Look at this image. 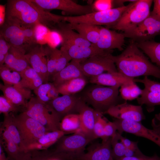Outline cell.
I'll return each mask as SVG.
<instances>
[{
    "mask_svg": "<svg viewBox=\"0 0 160 160\" xmlns=\"http://www.w3.org/2000/svg\"><path fill=\"white\" fill-rule=\"evenodd\" d=\"M65 135V133L60 130L48 132L29 146L27 151L47 150L49 147L55 144Z\"/></svg>",
    "mask_w": 160,
    "mask_h": 160,
    "instance_id": "4316f807",
    "label": "cell"
},
{
    "mask_svg": "<svg viewBox=\"0 0 160 160\" xmlns=\"http://www.w3.org/2000/svg\"><path fill=\"white\" fill-rule=\"evenodd\" d=\"M119 133L111 137V145L113 160H118L125 156L126 148L119 140Z\"/></svg>",
    "mask_w": 160,
    "mask_h": 160,
    "instance_id": "f35d334b",
    "label": "cell"
},
{
    "mask_svg": "<svg viewBox=\"0 0 160 160\" xmlns=\"http://www.w3.org/2000/svg\"><path fill=\"white\" fill-rule=\"evenodd\" d=\"M0 89L3 95L15 105L24 108L32 97L31 90L21 86L20 83L15 86L6 85L0 83Z\"/></svg>",
    "mask_w": 160,
    "mask_h": 160,
    "instance_id": "44dd1931",
    "label": "cell"
},
{
    "mask_svg": "<svg viewBox=\"0 0 160 160\" xmlns=\"http://www.w3.org/2000/svg\"><path fill=\"white\" fill-rule=\"evenodd\" d=\"M83 100L74 95H63L50 100L48 104L58 114L61 121L65 116L78 114Z\"/></svg>",
    "mask_w": 160,
    "mask_h": 160,
    "instance_id": "9a60e30c",
    "label": "cell"
},
{
    "mask_svg": "<svg viewBox=\"0 0 160 160\" xmlns=\"http://www.w3.org/2000/svg\"><path fill=\"white\" fill-rule=\"evenodd\" d=\"M134 78L126 76L118 72L103 73L90 78L91 83L109 87L119 86L124 85L132 84L135 82Z\"/></svg>",
    "mask_w": 160,
    "mask_h": 160,
    "instance_id": "7402d4cb",
    "label": "cell"
},
{
    "mask_svg": "<svg viewBox=\"0 0 160 160\" xmlns=\"http://www.w3.org/2000/svg\"><path fill=\"white\" fill-rule=\"evenodd\" d=\"M153 0H136L130 3L118 22L108 28L124 31L139 24L148 17Z\"/></svg>",
    "mask_w": 160,
    "mask_h": 160,
    "instance_id": "8992f818",
    "label": "cell"
},
{
    "mask_svg": "<svg viewBox=\"0 0 160 160\" xmlns=\"http://www.w3.org/2000/svg\"><path fill=\"white\" fill-rule=\"evenodd\" d=\"M70 24L71 28L83 38L92 44L97 43L99 37L100 26L85 23Z\"/></svg>",
    "mask_w": 160,
    "mask_h": 160,
    "instance_id": "83f0119b",
    "label": "cell"
},
{
    "mask_svg": "<svg viewBox=\"0 0 160 160\" xmlns=\"http://www.w3.org/2000/svg\"><path fill=\"white\" fill-rule=\"evenodd\" d=\"M118 132L121 134L123 132L134 134L147 139L154 143L160 147V125L155 116L152 121V129L144 126L141 122L114 119Z\"/></svg>",
    "mask_w": 160,
    "mask_h": 160,
    "instance_id": "ba28073f",
    "label": "cell"
},
{
    "mask_svg": "<svg viewBox=\"0 0 160 160\" xmlns=\"http://www.w3.org/2000/svg\"><path fill=\"white\" fill-rule=\"evenodd\" d=\"M154 5L150 13L160 20V0H153Z\"/></svg>",
    "mask_w": 160,
    "mask_h": 160,
    "instance_id": "f907efd6",
    "label": "cell"
},
{
    "mask_svg": "<svg viewBox=\"0 0 160 160\" xmlns=\"http://www.w3.org/2000/svg\"><path fill=\"white\" fill-rule=\"evenodd\" d=\"M25 56L30 65L39 74L44 83L49 80L44 47L38 44L30 45L26 50Z\"/></svg>",
    "mask_w": 160,
    "mask_h": 160,
    "instance_id": "5bb4252c",
    "label": "cell"
},
{
    "mask_svg": "<svg viewBox=\"0 0 160 160\" xmlns=\"http://www.w3.org/2000/svg\"><path fill=\"white\" fill-rule=\"evenodd\" d=\"M31 151V156L29 160H68L71 158L66 153H57L48 149Z\"/></svg>",
    "mask_w": 160,
    "mask_h": 160,
    "instance_id": "836d02e7",
    "label": "cell"
},
{
    "mask_svg": "<svg viewBox=\"0 0 160 160\" xmlns=\"http://www.w3.org/2000/svg\"><path fill=\"white\" fill-rule=\"evenodd\" d=\"M81 120L79 114H72L64 117L60 124V130L65 134L81 131Z\"/></svg>",
    "mask_w": 160,
    "mask_h": 160,
    "instance_id": "d6a6232c",
    "label": "cell"
},
{
    "mask_svg": "<svg viewBox=\"0 0 160 160\" xmlns=\"http://www.w3.org/2000/svg\"><path fill=\"white\" fill-rule=\"evenodd\" d=\"M99 113L83 100L78 113L81 120V131L93 140L95 139L94 127Z\"/></svg>",
    "mask_w": 160,
    "mask_h": 160,
    "instance_id": "603a6c76",
    "label": "cell"
},
{
    "mask_svg": "<svg viewBox=\"0 0 160 160\" xmlns=\"http://www.w3.org/2000/svg\"><path fill=\"white\" fill-rule=\"evenodd\" d=\"M42 125L49 132L60 130L61 120L48 104L32 97L23 111Z\"/></svg>",
    "mask_w": 160,
    "mask_h": 160,
    "instance_id": "277c9868",
    "label": "cell"
},
{
    "mask_svg": "<svg viewBox=\"0 0 160 160\" xmlns=\"http://www.w3.org/2000/svg\"><path fill=\"white\" fill-rule=\"evenodd\" d=\"M11 46L3 36L0 35V54L7 55Z\"/></svg>",
    "mask_w": 160,
    "mask_h": 160,
    "instance_id": "681fc988",
    "label": "cell"
},
{
    "mask_svg": "<svg viewBox=\"0 0 160 160\" xmlns=\"http://www.w3.org/2000/svg\"><path fill=\"white\" fill-rule=\"evenodd\" d=\"M123 33L125 38H129L136 43L152 40L160 35V20L150 13L143 22Z\"/></svg>",
    "mask_w": 160,
    "mask_h": 160,
    "instance_id": "8fae6325",
    "label": "cell"
},
{
    "mask_svg": "<svg viewBox=\"0 0 160 160\" xmlns=\"http://www.w3.org/2000/svg\"><path fill=\"white\" fill-rule=\"evenodd\" d=\"M93 140L81 132L61 137L56 142L54 151L66 153L76 158L84 152L86 146Z\"/></svg>",
    "mask_w": 160,
    "mask_h": 160,
    "instance_id": "30bf717a",
    "label": "cell"
},
{
    "mask_svg": "<svg viewBox=\"0 0 160 160\" xmlns=\"http://www.w3.org/2000/svg\"><path fill=\"white\" fill-rule=\"evenodd\" d=\"M105 113L115 119L138 122L145 119L141 105H134L125 102L112 107Z\"/></svg>",
    "mask_w": 160,
    "mask_h": 160,
    "instance_id": "e0dca14e",
    "label": "cell"
},
{
    "mask_svg": "<svg viewBox=\"0 0 160 160\" xmlns=\"http://www.w3.org/2000/svg\"><path fill=\"white\" fill-rule=\"evenodd\" d=\"M52 30L60 36L61 45L74 44L78 46L89 47L91 43L83 38L78 33L75 32L71 28L69 23L64 21L57 23Z\"/></svg>",
    "mask_w": 160,
    "mask_h": 160,
    "instance_id": "ffe728a7",
    "label": "cell"
},
{
    "mask_svg": "<svg viewBox=\"0 0 160 160\" xmlns=\"http://www.w3.org/2000/svg\"><path fill=\"white\" fill-rule=\"evenodd\" d=\"M119 89L121 96L123 100H131L137 99L141 95L142 89L137 85L135 83L132 84L121 86Z\"/></svg>",
    "mask_w": 160,
    "mask_h": 160,
    "instance_id": "74e56055",
    "label": "cell"
},
{
    "mask_svg": "<svg viewBox=\"0 0 160 160\" xmlns=\"http://www.w3.org/2000/svg\"><path fill=\"white\" fill-rule=\"evenodd\" d=\"M100 35L96 44L91 45L100 50L107 51H113L117 49L123 50V46L125 42V38L123 33H119L108 28L100 26Z\"/></svg>",
    "mask_w": 160,
    "mask_h": 160,
    "instance_id": "2e32d148",
    "label": "cell"
},
{
    "mask_svg": "<svg viewBox=\"0 0 160 160\" xmlns=\"http://www.w3.org/2000/svg\"><path fill=\"white\" fill-rule=\"evenodd\" d=\"M85 76L81 70L80 63L71 60L63 69L54 74L52 77L55 87L71 79Z\"/></svg>",
    "mask_w": 160,
    "mask_h": 160,
    "instance_id": "484cf974",
    "label": "cell"
},
{
    "mask_svg": "<svg viewBox=\"0 0 160 160\" xmlns=\"http://www.w3.org/2000/svg\"><path fill=\"white\" fill-rule=\"evenodd\" d=\"M0 160H8L4 151V149L0 144Z\"/></svg>",
    "mask_w": 160,
    "mask_h": 160,
    "instance_id": "f5cc1de1",
    "label": "cell"
},
{
    "mask_svg": "<svg viewBox=\"0 0 160 160\" xmlns=\"http://www.w3.org/2000/svg\"><path fill=\"white\" fill-rule=\"evenodd\" d=\"M59 94L56 88L54 86L49 90L48 96L51 100L58 97Z\"/></svg>",
    "mask_w": 160,
    "mask_h": 160,
    "instance_id": "816d5d0a",
    "label": "cell"
},
{
    "mask_svg": "<svg viewBox=\"0 0 160 160\" xmlns=\"http://www.w3.org/2000/svg\"><path fill=\"white\" fill-rule=\"evenodd\" d=\"M22 33L20 26L14 22L5 20L4 23L1 25L0 35L7 42Z\"/></svg>",
    "mask_w": 160,
    "mask_h": 160,
    "instance_id": "e575fe53",
    "label": "cell"
},
{
    "mask_svg": "<svg viewBox=\"0 0 160 160\" xmlns=\"http://www.w3.org/2000/svg\"><path fill=\"white\" fill-rule=\"evenodd\" d=\"M25 39L29 45L37 43L35 28H28L20 26Z\"/></svg>",
    "mask_w": 160,
    "mask_h": 160,
    "instance_id": "f6af8a7d",
    "label": "cell"
},
{
    "mask_svg": "<svg viewBox=\"0 0 160 160\" xmlns=\"http://www.w3.org/2000/svg\"><path fill=\"white\" fill-rule=\"evenodd\" d=\"M120 87H106L95 84L86 89L80 97L95 110L103 114L112 107L122 103V98L119 95Z\"/></svg>",
    "mask_w": 160,
    "mask_h": 160,
    "instance_id": "3957f363",
    "label": "cell"
},
{
    "mask_svg": "<svg viewBox=\"0 0 160 160\" xmlns=\"http://www.w3.org/2000/svg\"><path fill=\"white\" fill-rule=\"evenodd\" d=\"M155 116L156 118L158 121L160 125V113L156 114Z\"/></svg>",
    "mask_w": 160,
    "mask_h": 160,
    "instance_id": "11a10c76",
    "label": "cell"
},
{
    "mask_svg": "<svg viewBox=\"0 0 160 160\" xmlns=\"http://www.w3.org/2000/svg\"><path fill=\"white\" fill-rule=\"evenodd\" d=\"M20 73L21 76L20 85L31 90H34L44 83L40 76L31 66Z\"/></svg>",
    "mask_w": 160,
    "mask_h": 160,
    "instance_id": "f1b7e54d",
    "label": "cell"
},
{
    "mask_svg": "<svg viewBox=\"0 0 160 160\" xmlns=\"http://www.w3.org/2000/svg\"><path fill=\"white\" fill-rule=\"evenodd\" d=\"M134 81L144 86L140 97L137 99V103L141 105H145L148 112L153 111L155 106L160 105V83L151 80L147 76L142 79L134 78Z\"/></svg>",
    "mask_w": 160,
    "mask_h": 160,
    "instance_id": "4fadbf2b",
    "label": "cell"
},
{
    "mask_svg": "<svg viewBox=\"0 0 160 160\" xmlns=\"http://www.w3.org/2000/svg\"><path fill=\"white\" fill-rule=\"evenodd\" d=\"M103 116L102 114L99 113L94 125L93 134L95 139L100 138L103 140L106 138L104 136V129L107 121Z\"/></svg>",
    "mask_w": 160,
    "mask_h": 160,
    "instance_id": "b9f144b4",
    "label": "cell"
},
{
    "mask_svg": "<svg viewBox=\"0 0 160 160\" xmlns=\"http://www.w3.org/2000/svg\"><path fill=\"white\" fill-rule=\"evenodd\" d=\"M11 71L5 64L0 66V76L4 85L15 86L20 84L21 80L20 73Z\"/></svg>",
    "mask_w": 160,
    "mask_h": 160,
    "instance_id": "d590c367",
    "label": "cell"
},
{
    "mask_svg": "<svg viewBox=\"0 0 160 160\" xmlns=\"http://www.w3.org/2000/svg\"><path fill=\"white\" fill-rule=\"evenodd\" d=\"M140 49L150 58L151 61L160 67V42L153 40L136 43Z\"/></svg>",
    "mask_w": 160,
    "mask_h": 160,
    "instance_id": "4dcf8cb0",
    "label": "cell"
},
{
    "mask_svg": "<svg viewBox=\"0 0 160 160\" xmlns=\"http://www.w3.org/2000/svg\"><path fill=\"white\" fill-rule=\"evenodd\" d=\"M14 119L20 136L23 149L35 143L46 133L49 132L40 123L22 112Z\"/></svg>",
    "mask_w": 160,
    "mask_h": 160,
    "instance_id": "52a82bcc",
    "label": "cell"
},
{
    "mask_svg": "<svg viewBox=\"0 0 160 160\" xmlns=\"http://www.w3.org/2000/svg\"><path fill=\"white\" fill-rule=\"evenodd\" d=\"M13 116L14 113H12L4 115V120L1 127L7 131L13 141L24 150L20 136L15 121Z\"/></svg>",
    "mask_w": 160,
    "mask_h": 160,
    "instance_id": "1f68e13d",
    "label": "cell"
},
{
    "mask_svg": "<svg viewBox=\"0 0 160 160\" xmlns=\"http://www.w3.org/2000/svg\"><path fill=\"white\" fill-rule=\"evenodd\" d=\"M47 61L48 76L52 78L55 71L57 59L60 52V49L49 46H44Z\"/></svg>",
    "mask_w": 160,
    "mask_h": 160,
    "instance_id": "8d00e7d4",
    "label": "cell"
},
{
    "mask_svg": "<svg viewBox=\"0 0 160 160\" xmlns=\"http://www.w3.org/2000/svg\"><path fill=\"white\" fill-rule=\"evenodd\" d=\"M111 137L102 140L101 143L91 144L84 153L76 159L79 160H113L111 145Z\"/></svg>",
    "mask_w": 160,
    "mask_h": 160,
    "instance_id": "ac0fdd59",
    "label": "cell"
},
{
    "mask_svg": "<svg viewBox=\"0 0 160 160\" xmlns=\"http://www.w3.org/2000/svg\"><path fill=\"white\" fill-rule=\"evenodd\" d=\"M60 49L66 52L73 60L79 63L96 55L112 52L99 49L91 45L89 47L80 46L74 44L61 45Z\"/></svg>",
    "mask_w": 160,
    "mask_h": 160,
    "instance_id": "cb8c5ba5",
    "label": "cell"
},
{
    "mask_svg": "<svg viewBox=\"0 0 160 160\" xmlns=\"http://www.w3.org/2000/svg\"><path fill=\"white\" fill-rule=\"evenodd\" d=\"M60 50L54 74L64 68L68 65L69 61L72 60L71 57L66 52L61 49Z\"/></svg>",
    "mask_w": 160,
    "mask_h": 160,
    "instance_id": "7bdbcfd3",
    "label": "cell"
},
{
    "mask_svg": "<svg viewBox=\"0 0 160 160\" xmlns=\"http://www.w3.org/2000/svg\"><path fill=\"white\" fill-rule=\"evenodd\" d=\"M54 86L53 83H43L33 90L36 97L41 102L47 103L50 101L48 96L49 90Z\"/></svg>",
    "mask_w": 160,
    "mask_h": 160,
    "instance_id": "ab89813d",
    "label": "cell"
},
{
    "mask_svg": "<svg viewBox=\"0 0 160 160\" xmlns=\"http://www.w3.org/2000/svg\"><path fill=\"white\" fill-rule=\"evenodd\" d=\"M112 53L94 55L80 63V68L84 75L90 77L100 74L105 71L118 72Z\"/></svg>",
    "mask_w": 160,
    "mask_h": 160,
    "instance_id": "9c48e42d",
    "label": "cell"
},
{
    "mask_svg": "<svg viewBox=\"0 0 160 160\" xmlns=\"http://www.w3.org/2000/svg\"><path fill=\"white\" fill-rule=\"evenodd\" d=\"M118 71L129 77L151 76L160 79V67L153 64L135 42L129 44L120 55L113 56Z\"/></svg>",
    "mask_w": 160,
    "mask_h": 160,
    "instance_id": "7a4b0ae2",
    "label": "cell"
},
{
    "mask_svg": "<svg viewBox=\"0 0 160 160\" xmlns=\"http://www.w3.org/2000/svg\"><path fill=\"white\" fill-rule=\"evenodd\" d=\"M23 48L11 46L7 55L4 64L12 71L20 73L30 66Z\"/></svg>",
    "mask_w": 160,
    "mask_h": 160,
    "instance_id": "d4e9b609",
    "label": "cell"
},
{
    "mask_svg": "<svg viewBox=\"0 0 160 160\" xmlns=\"http://www.w3.org/2000/svg\"><path fill=\"white\" fill-rule=\"evenodd\" d=\"M0 144L6 152L8 160H29L31 151H26L21 148L12 140L7 131L0 127Z\"/></svg>",
    "mask_w": 160,
    "mask_h": 160,
    "instance_id": "d6986e66",
    "label": "cell"
},
{
    "mask_svg": "<svg viewBox=\"0 0 160 160\" xmlns=\"http://www.w3.org/2000/svg\"><path fill=\"white\" fill-rule=\"evenodd\" d=\"M63 16L46 11L31 0H8L5 12V19L20 26L35 28L39 24L52 29L63 20Z\"/></svg>",
    "mask_w": 160,
    "mask_h": 160,
    "instance_id": "6da1fadb",
    "label": "cell"
},
{
    "mask_svg": "<svg viewBox=\"0 0 160 160\" xmlns=\"http://www.w3.org/2000/svg\"><path fill=\"white\" fill-rule=\"evenodd\" d=\"M130 3L126 6L80 16H63V21L70 23H85L99 26L105 25L108 28L115 25Z\"/></svg>",
    "mask_w": 160,
    "mask_h": 160,
    "instance_id": "5b68a950",
    "label": "cell"
},
{
    "mask_svg": "<svg viewBox=\"0 0 160 160\" xmlns=\"http://www.w3.org/2000/svg\"><path fill=\"white\" fill-rule=\"evenodd\" d=\"M44 10L58 9L68 14L80 16L94 12L93 5H81L71 0H31Z\"/></svg>",
    "mask_w": 160,
    "mask_h": 160,
    "instance_id": "7c38bea8",
    "label": "cell"
},
{
    "mask_svg": "<svg viewBox=\"0 0 160 160\" xmlns=\"http://www.w3.org/2000/svg\"><path fill=\"white\" fill-rule=\"evenodd\" d=\"M68 160H79L75 158H71L69 159Z\"/></svg>",
    "mask_w": 160,
    "mask_h": 160,
    "instance_id": "9f6ffc18",
    "label": "cell"
},
{
    "mask_svg": "<svg viewBox=\"0 0 160 160\" xmlns=\"http://www.w3.org/2000/svg\"><path fill=\"white\" fill-rule=\"evenodd\" d=\"M92 5L94 10L96 12L106 10L113 8V0H97Z\"/></svg>",
    "mask_w": 160,
    "mask_h": 160,
    "instance_id": "ee69618b",
    "label": "cell"
},
{
    "mask_svg": "<svg viewBox=\"0 0 160 160\" xmlns=\"http://www.w3.org/2000/svg\"><path fill=\"white\" fill-rule=\"evenodd\" d=\"M86 77L73 79L55 87L59 94L62 95H74L81 91L87 83Z\"/></svg>",
    "mask_w": 160,
    "mask_h": 160,
    "instance_id": "f546056e",
    "label": "cell"
},
{
    "mask_svg": "<svg viewBox=\"0 0 160 160\" xmlns=\"http://www.w3.org/2000/svg\"><path fill=\"white\" fill-rule=\"evenodd\" d=\"M22 108V107H18L14 105L4 95H0V113H3L4 115L8 114L11 113H17L20 111Z\"/></svg>",
    "mask_w": 160,
    "mask_h": 160,
    "instance_id": "60d3db41",
    "label": "cell"
},
{
    "mask_svg": "<svg viewBox=\"0 0 160 160\" xmlns=\"http://www.w3.org/2000/svg\"><path fill=\"white\" fill-rule=\"evenodd\" d=\"M119 140L127 148L137 150L139 149L137 146V142H134L123 137L121 134L119 133Z\"/></svg>",
    "mask_w": 160,
    "mask_h": 160,
    "instance_id": "7dc6e473",
    "label": "cell"
},
{
    "mask_svg": "<svg viewBox=\"0 0 160 160\" xmlns=\"http://www.w3.org/2000/svg\"><path fill=\"white\" fill-rule=\"evenodd\" d=\"M118 160H160V157L155 153L151 156H147L143 154L136 156L124 157Z\"/></svg>",
    "mask_w": 160,
    "mask_h": 160,
    "instance_id": "c3c4849f",
    "label": "cell"
},
{
    "mask_svg": "<svg viewBox=\"0 0 160 160\" xmlns=\"http://www.w3.org/2000/svg\"><path fill=\"white\" fill-rule=\"evenodd\" d=\"M117 128L116 125L113 122L109 121L106 124L104 129L105 138L112 137L116 133Z\"/></svg>",
    "mask_w": 160,
    "mask_h": 160,
    "instance_id": "bcb514c9",
    "label": "cell"
},
{
    "mask_svg": "<svg viewBox=\"0 0 160 160\" xmlns=\"http://www.w3.org/2000/svg\"><path fill=\"white\" fill-rule=\"evenodd\" d=\"M7 55L0 54V66L4 65V64L5 63Z\"/></svg>",
    "mask_w": 160,
    "mask_h": 160,
    "instance_id": "db71d44e",
    "label": "cell"
}]
</instances>
